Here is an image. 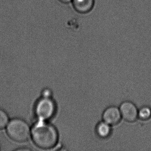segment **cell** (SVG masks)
I'll use <instances>...</instances> for the list:
<instances>
[{"instance_id":"cell-1","label":"cell","mask_w":151,"mask_h":151,"mask_svg":"<svg viewBox=\"0 0 151 151\" xmlns=\"http://www.w3.org/2000/svg\"><path fill=\"white\" fill-rule=\"evenodd\" d=\"M31 135L35 145L44 149L54 147L59 139V134L56 128L45 121L41 120L32 127Z\"/></svg>"},{"instance_id":"cell-9","label":"cell","mask_w":151,"mask_h":151,"mask_svg":"<svg viewBox=\"0 0 151 151\" xmlns=\"http://www.w3.org/2000/svg\"><path fill=\"white\" fill-rule=\"evenodd\" d=\"M9 121L7 114L5 111L0 109V129L6 127Z\"/></svg>"},{"instance_id":"cell-8","label":"cell","mask_w":151,"mask_h":151,"mask_svg":"<svg viewBox=\"0 0 151 151\" xmlns=\"http://www.w3.org/2000/svg\"><path fill=\"white\" fill-rule=\"evenodd\" d=\"M151 118V108L148 106H143L138 109V118L147 121Z\"/></svg>"},{"instance_id":"cell-5","label":"cell","mask_w":151,"mask_h":151,"mask_svg":"<svg viewBox=\"0 0 151 151\" xmlns=\"http://www.w3.org/2000/svg\"><path fill=\"white\" fill-rule=\"evenodd\" d=\"M102 118V121L111 126L118 124L122 119L119 108L115 106H109L103 112Z\"/></svg>"},{"instance_id":"cell-3","label":"cell","mask_w":151,"mask_h":151,"mask_svg":"<svg viewBox=\"0 0 151 151\" xmlns=\"http://www.w3.org/2000/svg\"><path fill=\"white\" fill-rule=\"evenodd\" d=\"M56 111V106L50 98L42 97L36 104L35 113L39 119L45 121L52 117Z\"/></svg>"},{"instance_id":"cell-10","label":"cell","mask_w":151,"mask_h":151,"mask_svg":"<svg viewBox=\"0 0 151 151\" xmlns=\"http://www.w3.org/2000/svg\"><path fill=\"white\" fill-rule=\"evenodd\" d=\"M52 94V92L49 88H45L43 90L42 92V97H44V98H51Z\"/></svg>"},{"instance_id":"cell-2","label":"cell","mask_w":151,"mask_h":151,"mask_svg":"<svg viewBox=\"0 0 151 151\" xmlns=\"http://www.w3.org/2000/svg\"><path fill=\"white\" fill-rule=\"evenodd\" d=\"M6 131L11 139L22 142L29 139L31 130L25 121L19 118H14L9 122L6 126Z\"/></svg>"},{"instance_id":"cell-11","label":"cell","mask_w":151,"mask_h":151,"mask_svg":"<svg viewBox=\"0 0 151 151\" xmlns=\"http://www.w3.org/2000/svg\"><path fill=\"white\" fill-rule=\"evenodd\" d=\"M59 1L64 4H68V3H70L72 1V0H59Z\"/></svg>"},{"instance_id":"cell-6","label":"cell","mask_w":151,"mask_h":151,"mask_svg":"<svg viewBox=\"0 0 151 151\" xmlns=\"http://www.w3.org/2000/svg\"><path fill=\"white\" fill-rule=\"evenodd\" d=\"M73 8L78 13L86 14L93 9L95 0H72Z\"/></svg>"},{"instance_id":"cell-7","label":"cell","mask_w":151,"mask_h":151,"mask_svg":"<svg viewBox=\"0 0 151 151\" xmlns=\"http://www.w3.org/2000/svg\"><path fill=\"white\" fill-rule=\"evenodd\" d=\"M95 131L96 135L102 139H106L111 135L112 126L102 121L97 124Z\"/></svg>"},{"instance_id":"cell-4","label":"cell","mask_w":151,"mask_h":151,"mask_svg":"<svg viewBox=\"0 0 151 151\" xmlns=\"http://www.w3.org/2000/svg\"><path fill=\"white\" fill-rule=\"evenodd\" d=\"M122 119L129 122H133L138 118V109L134 103L126 101L121 103L119 107Z\"/></svg>"}]
</instances>
